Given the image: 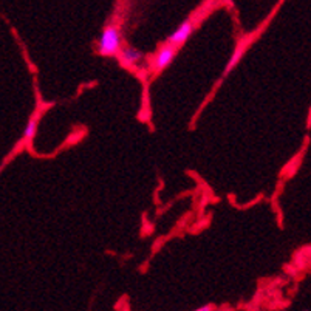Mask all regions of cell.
<instances>
[{"label":"cell","mask_w":311,"mask_h":311,"mask_svg":"<svg viewBox=\"0 0 311 311\" xmlns=\"http://www.w3.org/2000/svg\"><path fill=\"white\" fill-rule=\"evenodd\" d=\"M116 58H118V61H120V63L124 68L136 70L143 63L144 54L140 50L130 47V45H123V48H121L120 53H118Z\"/></svg>","instance_id":"cell-3"},{"label":"cell","mask_w":311,"mask_h":311,"mask_svg":"<svg viewBox=\"0 0 311 311\" xmlns=\"http://www.w3.org/2000/svg\"><path fill=\"white\" fill-rule=\"evenodd\" d=\"M39 120H41V113L39 110L34 112L31 115V118L28 120V123H26L25 125V130H23V141L25 143H30L34 136H36V132H38V125H39Z\"/></svg>","instance_id":"cell-5"},{"label":"cell","mask_w":311,"mask_h":311,"mask_svg":"<svg viewBox=\"0 0 311 311\" xmlns=\"http://www.w3.org/2000/svg\"><path fill=\"white\" fill-rule=\"evenodd\" d=\"M123 36L116 25H107L98 41V54L103 58H115L123 48Z\"/></svg>","instance_id":"cell-1"},{"label":"cell","mask_w":311,"mask_h":311,"mask_svg":"<svg viewBox=\"0 0 311 311\" xmlns=\"http://www.w3.org/2000/svg\"><path fill=\"white\" fill-rule=\"evenodd\" d=\"M195 31V23H194V19H187V21H185L181 25H178L177 28H175V31H173L169 38H167V41L166 42H169V43H173V45H177L178 48H181L183 45H185L187 41H189V38L192 36V33Z\"/></svg>","instance_id":"cell-4"},{"label":"cell","mask_w":311,"mask_h":311,"mask_svg":"<svg viewBox=\"0 0 311 311\" xmlns=\"http://www.w3.org/2000/svg\"><path fill=\"white\" fill-rule=\"evenodd\" d=\"M178 47L173 43L164 42L163 45H160V48L157 50V53L153 54L150 59V71L155 76L160 75L163 70H166L170 63L175 61L177 54H178Z\"/></svg>","instance_id":"cell-2"},{"label":"cell","mask_w":311,"mask_h":311,"mask_svg":"<svg viewBox=\"0 0 311 311\" xmlns=\"http://www.w3.org/2000/svg\"><path fill=\"white\" fill-rule=\"evenodd\" d=\"M243 54H245V47H243V45H239V47L235 48V51L232 53L231 59L228 61V63H226L225 71H223V78H226V76L229 75V73L235 68V65H237V63L240 62V59L243 58Z\"/></svg>","instance_id":"cell-6"},{"label":"cell","mask_w":311,"mask_h":311,"mask_svg":"<svg viewBox=\"0 0 311 311\" xmlns=\"http://www.w3.org/2000/svg\"><path fill=\"white\" fill-rule=\"evenodd\" d=\"M198 311H212L214 310V307H211V305H205V307H200V308H197Z\"/></svg>","instance_id":"cell-7"}]
</instances>
